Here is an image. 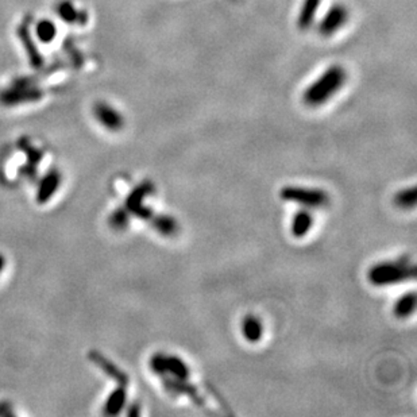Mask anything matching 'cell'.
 Returning a JSON list of instances; mask_svg holds the SVG:
<instances>
[{"label":"cell","instance_id":"1","mask_svg":"<svg viewBox=\"0 0 417 417\" xmlns=\"http://www.w3.org/2000/svg\"><path fill=\"white\" fill-rule=\"evenodd\" d=\"M416 277L415 263L404 255L398 259L382 261L373 265L367 272V279L374 286H390Z\"/></svg>","mask_w":417,"mask_h":417},{"label":"cell","instance_id":"2","mask_svg":"<svg viewBox=\"0 0 417 417\" xmlns=\"http://www.w3.org/2000/svg\"><path fill=\"white\" fill-rule=\"evenodd\" d=\"M346 71L342 66L334 65L328 68L319 79L311 84L304 92V103L309 107L323 106L346 82Z\"/></svg>","mask_w":417,"mask_h":417},{"label":"cell","instance_id":"3","mask_svg":"<svg viewBox=\"0 0 417 417\" xmlns=\"http://www.w3.org/2000/svg\"><path fill=\"white\" fill-rule=\"evenodd\" d=\"M279 197L285 201L299 204L308 210L323 208L330 203V196L326 191L319 188H306L296 185L284 187L279 192Z\"/></svg>","mask_w":417,"mask_h":417},{"label":"cell","instance_id":"4","mask_svg":"<svg viewBox=\"0 0 417 417\" xmlns=\"http://www.w3.org/2000/svg\"><path fill=\"white\" fill-rule=\"evenodd\" d=\"M150 369L156 376L176 380H189L191 370L184 360L176 355L157 353L150 358Z\"/></svg>","mask_w":417,"mask_h":417},{"label":"cell","instance_id":"5","mask_svg":"<svg viewBox=\"0 0 417 417\" xmlns=\"http://www.w3.org/2000/svg\"><path fill=\"white\" fill-rule=\"evenodd\" d=\"M95 118L110 131H120L124 127V118L122 113L107 103H98L95 106Z\"/></svg>","mask_w":417,"mask_h":417},{"label":"cell","instance_id":"6","mask_svg":"<svg viewBox=\"0 0 417 417\" xmlns=\"http://www.w3.org/2000/svg\"><path fill=\"white\" fill-rule=\"evenodd\" d=\"M61 181H62V174L57 170V169H52L49 170L42 178H41V183L38 185V191H37V196H35V200L38 204H46L53 196L56 195L59 185H61Z\"/></svg>","mask_w":417,"mask_h":417},{"label":"cell","instance_id":"7","mask_svg":"<svg viewBox=\"0 0 417 417\" xmlns=\"http://www.w3.org/2000/svg\"><path fill=\"white\" fill-rule=\"evenodd\" d=\"M163 384L167 393L173 396H188L198 407H204V401L198 391L192 384L188 382V380H176L172 377H163Z\"/></svg>","mask_w":417,"mask_h":417},{"label":"cell","instance_id":"8","mask_svg":"<svg viewBox=\"0 0 417 417\" xmlns=\"http://www.w3.org/2000/svg\"><path fill=\"white\" fill-rule=\"evenodd\" d=\"M88 357L100 370H103L110 378H112L118 385L127 387L129 376L123 370H120L115 363H112L109 358L103 357L99 351H91Z\"/></svg>","mask_w":417,"mask_h":417},{"label":"cell","instance_id":"9","mask_svg":"<svg viewBox=\"0 0 417 417\" xmlns=\"http://www.w3.org/2000/svg\"><path fill=\"white\" fill-rule=\"evenodd\" d=\"M349 14L343 6H334L324 17L323 22L320 24V33L324 35H331L337 31L347 22Z\"/></svg>","mask_w":417,"mask_h":417},{"label":"cell","instance_id":"10","mask_svg":"<svg viewBox=\"0 0 417 417\" xmlns=\"http://www.w3.org/2000/svg\"><path fill=\"white\" fill-rule=\"evenodd\" d=\"M154 189H156L154 184L150 180L140 183L138 187H136L133 192L126 197L124 208L133 215L136 210H138L140 205H143V200L154 194Z\"/></svg>","mask_w":417,"mask_h":417},{"label":"cell","instance_id":"11","mask_svg":"<svg viewBox=\"0 0 417 417\" xmlns=\"http://www.w3.org/2000/svg\"><path fill=\"white\" fill-rule=\"evenodd\" d=\"M313 227V215L308 208H302L299 210L290 224V232L295 238H304L308 235V232L312 230Z\"/></svg>","mask_w":417,"mask_h":417},{"label":"cell","instance_id":"12","mask_svg":"<svg viewBox=\"0 0 417 417\" xmlns=\"http://www.w3.org/2000/svg\"><path fill=\"white\" fill-rule=\"evenodd\" d=\"M126 401H127L126 387L119 385L116 389L112 390L111 394L109 396L103 408V414L106 416H118L124 409Z\"/></svg>","mask_w":417,"mask_h":417},{"label":"cell","instance_id":"13","mask_svg":"<svg viewBox=\"0 0 417 417\" xmlns=\"http://www.w3.org/2000/svg\"><path fill=\"white\" fill-rule=\"evenodd\" d=\"M241 331L249 343H258L263 336V324L259 317L248 315L241 323Z\"/></svg>","mask_w":417,"mask_h":417},{"label":"cell","instance_id":"14","mask_svg":"<svg viewBox=\"0 0 417 417\" xmlns=\"http://www.w3.org/2000/svg\"><path fill=\"white\" fill-rule=\"evenodd\" d=\"M150 224L160 235L167 238L177 235L180 231L178 222L170 215H153L150 218Z\"/></svg>","mask_w":417,"mask_h":417},{"label":"cell","instance_id":"15","mask_svg":"<svg viewBox=\"0 0 417 417\" xmlns=\"http://www.w3.org/2000/svg\"><path fill=\"white\" fill-rule=\"evenodd\" d=\"M416 309V295L415 292H409L402 295L393 306V315L398 319L409 317Z\"/></svg>","mask_w":417,"mask_h":417},{"label":"cell","instance_id":"16","mask_svg":"<svg viewBox=\"0 0 417 417\" xmlns=\"http://www.w3.org/2000/svg\"><path fill=\"white\" fill-rule=\"evenodd\" d=\"M394 204L401 210H412L415 208L417 201L416 187L404 188L400 192H397L393 197Z\"/></svg>","mask_w":417,"mask_h":417},{"label":"cell","instance_id":"17","mask_svg":"<svg viewBox=\"0 0 417 417\" xmlns=\"http://www.w3.org/2000/svg\"><path fill=\"white\" fill-rule=\"evenodd\" d=\"M130 215L131 214L124 207L118 208L116 211H113L110 215V219H109L111 228L116 230V231L126 230L129 227V223H130Z\"/></svg>","mask_w":417,"mask_h":417},{"label":"cell","instance_id":"18","mask_svg":"<svg viewBox=\"0 0 417 417\" xmlns=\"http://www.w3.org/2000/svg\"><path fill=\"white\" fill-rule=\"evenodd\" d=\"M320 0H306L304 6H303V10H302V14H300V26L302 28H306L308 25L312 24L313 18H315V14L317 11V6H319Z\"/></svg>","mask_w":417,"mask_h":417},{"label":"cell","instance_id":"19","mask_svg":"<svg viewBox=\"0 0 417 417\" xmlns=\"http://www.w3.org/2000/svg\"><path fill=\"white\" fill-rule=\"evenodd\" d=\"M57 28L56 25L53 22L49 21H42L37 25V37L39 38V41L49 44L55 39L56 37Z\"/></svg>","mask_w":417,"mask_h":417},{"label":"cell","instance_id":"20","mask_svg":"<svg viewBox=\"0 0 417 417\" xmlns=\"http://www.w3.org/2000/svg\"><path fill=\"white\" fill-rule=\"evenodd\" d=\"M58 15L66 22H77L79 21V11L71 3H62L58 7Z\"/></svg>","mask_w":417,"mask_h":417},{"label":"cell","instance_id":"21","mask_svg":"<svg viewBox=\"0 0 417 417\" xmlns=\"http://www.w3.org/2000/svg\"><path fill=\"white\" fill-rule=\"evenodd\" d=\"M10 404L8 402H0V416H6L10 414Z\"/></svg>","mask_w":417,"mask_h":417},{"label":"cell","instance_id":"22","mask_svg":"<svg viewBox=\"0 0 417 417\" xmlns=\"http://www.w3.org/2000/svg\"><path fill=\"white\" fill-rule=\"evenodd\" d=\"M127 416H139V407L137 404H133V405L129 408Z\"/></svg>","mask_w":417,"mask_h":417},{"label":"cell","instance_id":"23","mask_svg":"<svg viewBox=\"0 0 417 417\" xmlns=\"http://www.w3.org/2000/svg\"><path fill=\"white\" fill-rule=\"evenodd\" d=\"M4 266H6V258H4V255H3V254H0V273L3 272Z\"/></svg>","mask_w":417,"mask_h":417}]
</instances>
